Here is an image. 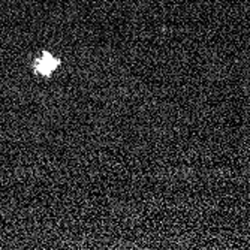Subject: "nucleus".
Segmentation results:
<instances>
[{
  "instance_id": "nucleus-1",
  "label": "nucleus",
  "mask_w": 250,
  "mask_h": 250,
  "mask_svg": "<svg viewBox=\"0 0 250 250\" xmlns=\"http://www.w3.org/2000/svg\"><path fill=\"white\" fill-rule=\"evenodd\" d=\"M59 64V60L54 59L51 54H42L41 59H38L35 62V71L39 74V75H43V77H48L51 75V72L56 69V66Z\"/></svg>"
}]
</instances>
